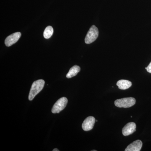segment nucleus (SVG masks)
Wrapping results in <instances>:
<instances>
[{
	"label": "nucleus",
	"instance_id": "nucleus-10",
	"mask_svg": "<svg viewBox=\"0 0 151 151\" xmlns=\"http://www.w3.org/2000/svg\"><path fill=\"white\" fill-rule=\"evenodd\" d=\"M80 71V67L77 65H75L71 67L68 73L66 74V78H70L77 75Z\"/></svg>",
	"mask_w": 151,
	"mask_h": 151
},
{
	"label": "nucleus",
	"instance_id": "nucleus-12",
	"mask_svg": "<svg viewBox=\"0 0 151 151\" xmlns=\"http://www.w3.org/2000/svg\"><path fill=\"white\" fill-rule=\"evenodd\" d=\"M145 69L149 73H151V62L147 67L145 68Z\"/></svg>",
	"mask_w": 151,
	"mask_h": 151
},
{
	"label": "nucleus",
	"instance_id": "nucleus-2",
	"mask_svg": "<svg viewBox=\"0 0 151 151\" xmlns=\"http://www.w3.org/2000/svg\"><path fill=\"white\" fill-rule=\"evenodd\" d=\"M136 101L133 97L118 99L115 101V105L119 108H129L135 105Z\"/></svg>",
	"mask_w": 151,
	"mask_h": 151
},
{
	"label": "nucleus",
	"instance_id": "nucleus-7",
	"mask_svg": "<svg viewBox=\"0 0 151 151\" xmlns=\"http://www.w3.org/2000/svg\"><path fill=\"white\" fill-rule=\"evenodd\" d=\"M136 124L134 122L128 123L122 129V134L124 136L132 134L136 131Z\"/></svg>",
	"mask_w": 151,
	"mask_h": 151
},
{
	"label": "nucleus",
	"instance_id": "nucleus-1",
	"mask_svg": "<svg viewBox=\"0 0 151 151\" xmlns=\"http://www.w3.org/2000/svg\"><path fill=\"white\" fill-rule=\"evenodd\" d=\"M45 81L43 79L37 80L33 83L29 95V100L31 101L43 89Z\"/></svg>",
	"mask_w": 151,
	"mask_h": 151
},
{
	"label": "nucleus",
	"instance_id": "nucleus-8",
	"mask_svg": "<svg viewBox=\"0 0 151 151\" xmlns=\"http://www.w3.org/2000/svg\"><path fill=\"white\" fill-rule=\"evenodd\" d=\"M142 142L140 140L134 141L127 147L125 151H140L142 147Z\"/></svg>",
	"mask_w": 151,
	"mask_h": 151
},
{
	"label": "nucleus",
	"instance_id": "nucleus-9",
	"mask_svg": "<svg viewBox=\"0 0 151 151\" xmlns=\"http://www.w3.org/2000/svg\"><path fill=\"white\" fill-rule=\"evenodd\" d=\"M116 85L119 87V89L125 90L129 89L132 86V83L128 80L122 79L118 81Z\"/></svg>",
	"mask_w": 151,
	"mask_h": 151
},
{
	"label": "nucleus",
	"instance_id": "nucleus-13",
	"mask_svg": "<svg viewBox=\"0 0 151 151\" xmlns=\"http://www.w3.org/2000/svg\"><path fill=\"white\" fill-rule=\"evenodd\" d=\"M53 151H59V150L57 149H54V150H52Z\"/></svg>",
	"mask_w": 151,
	"mask_h": 151
},
{
	"label": "nucleus",
	"instance_id": "nucleus-11",
	"mask_svg": "<svg viewBox=\"0 0 151 151\" xmlns=\"http://www.w3.org/2000/svg\"><path fill=\"white\" fill-rule=\"evenodd\" d=\"M53 33V28L50 26H49L45 29L43 33L44 37L45 39L50 38L52 36Z\"/></svg>",
	"mask_w": 151,
	"mask_h": 151
},
{
	"label": "nucleus",
	"instance_id": "nucleus-5",
	"mask_svg": "<svg viewBox=\"0 0 151 151\" xmlns=\"http://www.w3.org/2000/svg\"><path fill=\"white\" fill-rule=\"evenodd\" d=\"M21 35V32H17L9 36L5 40V44L6 46L10 47L15 43L19 39Z\"/></svg>",
	"mask_w": 151,
	"mask_h": 151
},
{
	"label": "nucleus",
	"instance_id": "nucleus-4",
	"mask_svg": "<svg viewBox=\"0 0 151 151\" xmlns=\"http://www.w3.org/2000/svg\"><path fill=\"white\" fill-rule=\"evenodd\" d=\"M67 103L68 100L66 97H61L55 103L52 109V112L53 113H59L66 107Z\"/></svg>",
	"mask_w": 151,
	"mask_h": 151
},
{
	"label": "nucleus",
	"instance_id": "nucleus-6",
	"mask_svg": "<svg viewBox=\"0 0 151 151\" xmlns=\"http://www.w3.org/2000/svg\"><path fill=\"white\" fill-rule=\"evenodd\" d=\"M95 118L93 116H89L84 120L82 124V128L84 131H90L92 130L95 124Z\"/></svg>",
	"mask_w": 151,
	"mask_h": 151
},
{
	"label": "nucleus",
	"instance_id": "nucleus-14",
	"mask_svg": "<svg viewBox=\"0 0 151 151\" xmlns=\"http://www.w3.org/2000/svg\"><path fill=\"white\" fill-rule=\"evenodd\" d=\"M92 151H96V150H92Z\"/></svg>",
	"mask_w": 151,
	"mask_h": 151
},
{
	"label": "nucleus",
	"instance_id": "nucleus-3",
	"mask_svg": "<svg viewBox=\"0 0 151 151\" xmlns=\"http://www.w3.org/2000/svg\"><path fill=\"white\" fill-rule=\"evenodd\" d=\"M99 35V31L95 25H92L89 29L85 38V42L87 44L94 42Z\"/></svg>",
	"mask_w": 151,
	"mask_h": 151
}]
</instances>
